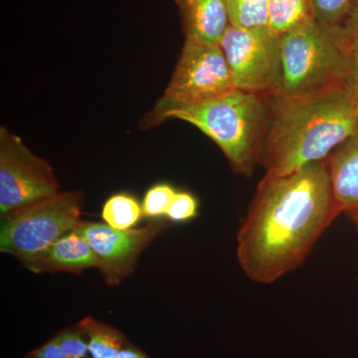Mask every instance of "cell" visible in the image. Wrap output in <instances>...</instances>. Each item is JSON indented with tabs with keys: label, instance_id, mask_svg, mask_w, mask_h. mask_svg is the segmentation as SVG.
<instances>
[{
	"label": "cell",
	"instance_id": "1",
	"mask_svg": "<svg viewBox=\"0 0 358 358\" xmlns=\"http://www.w3.org/2000/svg\"><path fill=\"white\" fill-rule=\"evenodd\" d=\"M339 214L327 160L264 176L238 232L240 267L258 284L278 281L303 265Z\"/></svg>",
	"mask_w": 358,
	"mask_h": 358
},
{
	"label": "cell",
	"instance_id": "2",
	"mask_svg": "<svg viewBox=\"0 0 358 358\" xmlns=\"http://www.w3.org/2000/svg\"><path fill=\"white\" fill-rule=\"evenodd\" d=\"M268 117L259 164L284 176L327 160L358 131V117L343 88L307 96H267Z\"/></svg>",
	"mask_w": 358,
	"mask_h": 358
},
{
	"label": "cell",
	"instance_id": "3",
	"mask_svg": "<svg viewBox=\"0 0 358 358\" xmlns=\"http://www.w3.org/2000/svg\"><path fill=\"white\" fill-rule=\"evenodd\" d=\"M268 117L267 96L234 89L207 102L148 113L140 128L167 120L188 122L218 145L235 173L249 178L259 164Z\"/></svg>",
	"mask_w": 358,
	"mask_h": 358
},
{
	"label": "cell",
	"instance_id": "4",
	"mask_svg": "<svg viewBox=\"0 0 358 358\" xmlns=\"http://www.w3.org/2000/svg\"><path fill=\"white\" fill-rule=\"evenodd\" d=\"M350 38L343 26L313 20L280 37V80L275 96H307L343 88Z\"/></svg>",
	"mask_w": 358,
	"mask_h": 358
},
{
	"label": "cell",
	"instance_id": "5",
	"mask_svg": "<svg viewBox=\"0 0 358 358\" xmlns=\"http://www.w3.org/2000/svg\"><path fill=\"white\" fill-rule=\"evenodd\" d=\"M84 194L60 192L55 196L3 216L0 250L21 264L38 255L71 231L81 220Z\"/></svg>",
	"mask_w": 358,
	"mask_h": 358
},
{
	"label": "cell",
	"instance_id": "6",
	"mask_svg": "<svg viewBox=\"0 0 358 358\" xmlns=\"http://www.w3.org/2000/svg\"><path fill=\"white\" fill-rule=\"evenodd\" d=\"M234 89L220 46L185 40L171 81L150 113L207 102Z\"/></svg>",
	"mask_w": 358,
	"mask_h": 358
},
{
	"label": "cell",
	"instance_id": "7",
	"mask_svg": "<svg viewBox=\"0 0 358 358\" xmlns=\"http://www.w3.org/2000/svg\"><path fill=\"white\" fill-rule=\"evenodd\" d=\"M219 46L222 49L234 88L260 96L274 95L280 80V37L268 27L230 25Z\"/></svg>",
	"mask_w": 358,
	"mask_h": 358
},
{
	"label": "cell",
	"instance_id": "8",
	"mask_svg": "<svg viewBox=\"0 0 358 358\" xmlns=\"http://www.w3.org/2000/svg\"><path fill=\"white\" fill-rule=\"evenodd\" d=\"M60 185L46 160L33 154L20 136L0 128V213L55 196Z\"/></svg>",
	"mask_w": 358,
	"mask_h": 358
},
{
	"label": "cell",
	"instance_id": "9",
	"mask_svg": "<svg viewBox=\"0 0 358 358\" xmlns=\"http://www.w3.org/2000/svg\"><path fill=\"white\" fill-rule=\"evenodd\" d=\"M166 228V222L157 220L126 231L114 229L107 224L82 222L76 230L95 252L105 282L117 286L134 272L141 252Z\"/></svg>",
	"mask_w": 358,
	"mask_h": 358
},
{
	"label": "cell",
	"instance_id": "10",
	"mask_svg": "<svg viewBox=\"0 0 358 358\" xmlns=\"http://www.w3.org/2000/svg\"><path fill=\"white\" fill-rule=\"evenodd\" d=\"M34 273H81L99 268L95 252L77 230L71 231L49 248L22 264Z\"/></svg>",
	"mask_w": 358,
	"mask_h": 358
},
{
	"label": "cell",
	"instance_id": "11",
	"mask_svg": "<svg viewBox=\"0 0 358 358\" xmlns=\"http://www.w3.org/2000/svg\"><path fill=\"white\" fill-rule=\"evenodd\" d=\"M185 40L219 44L230 26L226 0H174Z\"/></svg>",
	"mask_w": 358,
	"mask_h": 358
},
{
	"label": "cell",
	"instance_id": "12",
	"mask_svg": "<svg viewBox=\"0 0 358 358\" xmlns=\"http://www.w3.org/2000/svg\"><path fill=\"white\" fill-rule=\"evenodd\" d=\"M334 197L341 213H358V131L327 160Z\"/></svg>",
	"mask_w": 358,
	"mask_h": 358
},
{
	"label": "cell",
	"instance_id": "13",
	"mask_svg": "<svg viewBox=\"0 0 358 358\" xmlns=\"http://www.w3.org/2000/svg\"><path fill=\"white\" fill-rule=\"evenodd\" d=\"M78 324L88 339L92 358H117L128 341L119 329L93 317H85Z\"/></svg>",
	"mask_w": 358,
	"mask_h": 358
},
{
	"label": "cell",
	"instance_id": "14",
	"mask_svg": "<svg viewBox=\"0 0 358 358\" xmlns=\"http://www.w3.org/2000/svg\"><path fill=\"white\" fill-rule=\"evenodd\" d=\"M268 29L281 37L313 20L308 0H268Z\"/></svg>",
	"mask_w": 358,
	"mask_h": 358
},
{
	"label": "cell",
	"instance_id": "15",
	"mask_svg": "<svg viewBox=\"0 0 358 358\" xmlns=\"http://www.w3.org/2000/svg\"><path fill=\"white\" fill-rule=\"evenodd\" d=\"M143 216L141 204L136 196L129 192L115 193L103 206V220L108 226L117 230L133 229Z\"/></svg>",
	"mask_w": 358,
	"mask_h": 358
},
{
	"label": "cell",
	"instance_id": "16",
	"mask_svg": "<svg viewBox=\"0 0 358 358\" xmlns=\"http://www.w3.org/2000/svg\"><path fill=\"white\" fill-rule=\"evenodd\" d=\"M230 25L268 27V0H226Z\"/></svg>",
	"mask_w": 358,
	"mask_h": 358
},
{
	"label": "cell",
	"instance_id": "17",
	"mask_svg": "<svg viewBox=\"0 0 358 358\" xmlns=\"http://www.w3.org/2000/svg\"><path fill=\"white\" fill-rule=\"evenodd\" d=\"M176 188L169 183H157L145 192L143 196V216L150 218H159L166 216L167 210L176 194Z\"/></svg>",
	"mask_w": 358,
	"mask_h": 358
},
{
	"label": "cell",
	"instance_id": "18",
	"mask_svg": "<svg viewBox=\"0 0 358 358\" xmlns=\"http://www.w3.org/2000/svg\"><path fill=\"white\" fill-rule=\"evenodd\" d=\"M352 0H308L313 20L329 25L343 26Z\"/></svg>",
	"mask_w": 358,
	"mask_h": 358
},
{
	"label": "cell",
	"instance_id": "19",
	"mask_svg": "<svg viewBox=\"0 0 358 358\" xmlns=\"http://www.w3.org/2000/svg\"><path fill=\"white\" fill-rule=\"evenodd\" d=\"M59 348L69 358H92L88 339L79 324L63 329L54 336Z\"/></svg>",
	"mask_w": 358,
	"mask_h": 358
},
{
	"label": "cell",
	"instance_id": "20",
	"mask_svg": "<svg viewBox=\"0 0 358 358\" xmlns=\"http://www.w3.org/2000/svg\"><path fill=\"white\" fill-rule=\"evenodd\" d=\"M199 209V200L194 195L187 192H176L167 210L166 217L173 222H186L196 217Z\"/></svg>",
	"mask_w": 358,
	"mask_h": 358
},
{
	"label": "cell",
	"instance_id": "21",
	"mask_svg": "<svg viewBox=\"0 0 358 358\" xmlns=\"http://www.w3.org/2000/svg\"><path fill=\"white\" fill-rule=\"evenodd\" d=\"M343 90L358 117V42L350 39V58Z\"/></svg>",
	"mask_w": 358,
	"mask_h": 358
},
{
	"label": "cell",
	"instance_id": "22",
	"mask_svg": "<svg viewBox=\"0 0 358 358\" xmlns=\"http://www.w3.org/2000/svg\"><path fill=\"white\" fill-rule=\"evenodd\" d=\"M25 358H69L59 348L55 339L51 338L48 343L32 350L26 355Z\"/></svg>",
	"mask_w": 358,
	"mask_h": 358
},
{
	"label": "cell",
	"instance_id": "23",
	"mask_svg": "<svg viewBox=\"0 0 358 358\" xmlns=\"http://www.w3.org/2000/svg\"><path fill=\"white\" fill-rule=\"evenodd\" d=\"M343 28L350 39L358 42V0H352Z\"/></svg>",
	"mask_w": 358,
	"mask_h": 358
},
{
	"label": "cell",
	"instance_id": "24",
	"mask_svg": "<svg viewBox=\"0 0 358 358\" xmlns=\"http://www.w3.org/2000/svg\"><path fill=\"white\" fill-rule=\"evenodd\" d=\"M117 358H150L145 355L143 350H140L138 346L133 345V343L127 341L126 345L122 348Z\"/></svg>",
	"mask_w": 358,
	"mask_h": 358
},
{
	"label": "cell",
	"instance_id": "25",
	"mask_svg": "<svg viewBox=\"0 0 358 358\" xmlns=\"http://www.w3.org/2000/svg\"><path fill=\"white\" fill-rule=\"evenodd\" d=\"M350 217H352L353 223H355V225H357V227L358 228V213L355 214V215L350 216Z\"/></svg>",
	"mask_w": 358,
	"mask_h": 358
}]
</instances>
